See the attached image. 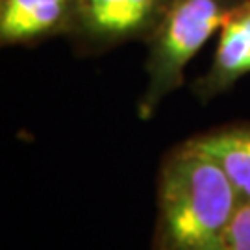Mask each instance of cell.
I'll return each instance as SVG.
<instances>
[{
	"label": "cell",
	"instance_id": "1",
	"mask_svg": "<svg viewBox=\"0 0 250 250\" xmlns=\"http://www.w3.org/2000/svg\"><path fill=\"white\" fill-rule=\"evenodd\" d=\"M241 202L223 167L188 141L161 165L156 250H226Z\"/></svg>",
	"mask_w": 250,
	"mask_h": 250
},
{
	"label": "cell",
	"instance_id": "2",
	"mask_svg": "<svg viewBox=\"0 0 250 250\" xmlns=\"http://www.w3.org/2000/svg\"><path fill=\"white\" fill-rule=\"evenodd\" d=\"M239 0H170L146 37V91L139 115L150 117L161 100L184 83V72L204 43L221 30L224 17Z\"/></svg>",
	"mask_w": 250,
	"mask_h": 250
},
{
	"label": "cell",
	"instance_id": "3",
	"mask_svg": "<svg viewBox=\"0 0 250 250\" xmlns=\"http://www.w3.org/2000/svg\"><path fill=\"white\" fill-rule=\"evenodd\" d=\"M170 0H78L69 36L93 50L152 34Z\"/></svg>",
	"mask_w": 250,
	"mask_h": 250
},
{
	"label": "cell",
	"instance_id": "4",
	"mask_svg": "<svg viewBox=\"0 0 250 250\" xmlns=\"http://www.w3.org/2000/svg\"><path fill=\"white\" fill-rule=\"evenodd\" d=\"M250 72V0H239L224 17L213 62L197 80L195 91L202 100L230 89Z\"/></svg>",
	"mask_w": 250,
	"mask_h": 250
},
{
	"label": "cell",
	"instance_id": "5",
	"mask_svg": "<svg viewBox=\"0 0 250 250\" xmlns=\"http://www.w3.org/2000/svg\"><path fill=\"white\" fill-rule=\"evenodd\" d=\"M78 0H0V43L30 45L71 34Z\"/></svg>",
	"mask_w": 250,
	"mask_h": 250
},
{
	"label": "cell",
	"instance_id": "6",
	"mask_svg": "<svg viewBox=\"0 0 250 250\" xmlns=\"http://www.w3.org/2000/svg\"><path fill=\"white\" fill-rule=\"evenodd\" d=\"M213 158L243 202H250V126H230L191 139Z\"/></svg>",
	"mask_w": 250,
	"mask_h": 250
},
{
	"label": "cell",
	"instance_id": "7",
	"mask_svg": "<svg viewBox=\"0 0 250 250\" xmlns=\"http://www.w3.org/2000/svg\"><path fill=\"white\" fill-rule=\"evenodd\" d=\"M226 250H250V202H241L226 233Z\"/></svg>",
	"mask_w": 250,
	"mask_h": 250
}]
</instances>
